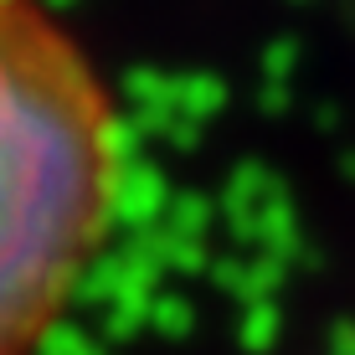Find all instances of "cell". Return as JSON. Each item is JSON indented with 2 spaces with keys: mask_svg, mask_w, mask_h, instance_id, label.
Returning a JSON list of instances; mask_svg holds the SVG:
<instances>
[{
  "mask_svg": "<svg viewBox=\"0 0 355 355\" xmlns=\"http://www.w3.org/2000/svg\"><path fill=\"white\" fill-rule=\"evenodd\" d=\"M124 129L42 0H0V355H36L108 242Z\"/></svg>",
  "mask_w": 355,
  "mask_h": 355,
  "instance_id": "cell-1",
  "label": "cell"
}]
</instances>
